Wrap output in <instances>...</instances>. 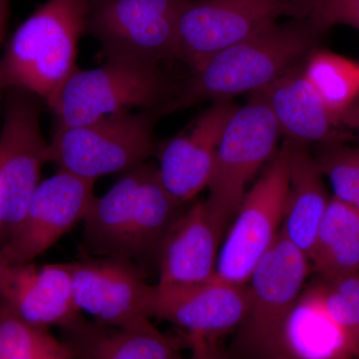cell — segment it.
<instances>
[{
	"label": "cell",
	"instance_id": "obj_12",
	"mask_svg": "<svg viewBox=\"0 0 359 359\" xmlns=\"http://www.w3.org/2000/svg\"><path fill=\"white\" fill-rule=\"evenodd\" d=\"M247 285L212 280L198 283H159L149 287L147 313L168 321L187 335L219 340L237 330L249 306Z\"/></svg>",
	"mask_w": 359,
	"mask_h": 359
},
{
	"label": "cell",
	"instance_id": "obj_2",
	"mask_svg": "<svg viewBox=\"0 0 359 359\" xmlns=\"http://www.w3.org/2000/svg\"><path fill=\"white\" fill-rule=\"evenodd\" d=\"M88 0H47L16 29L0 60V90L22 89L47 103L78 69Z\"/></svg>",
	"mask_w": 359,
	"mask_h": 359
},
{
	"label": "cell",
	"instance_id": "obj_19",
	"mask_svg": "<svg viewBox=\"0 0 359 359\" xmlns=\"http://www.w3.org/2000/svg\"><path fill=\"white\" fill-rule=\"evenodd\" d=\"M63 332L79 359H185L178 342L154 325L124 330L82 320Z\"/></svg>",
	"mask_w": 359,
	"mask_h": 359
},
{
	"label": "cell",
	"instance_id": "obj_14",
	"mask_svg": "<svg viewBox=\"0 0 359 359\" xmlns=\"http://www.w3.org/2000/svg\"><path fill=\"white\" fill-rule=\"evenodd\" d=\"M238 108L231 100L215 101L189 128L160 149V178L180 202L187 204L207 188L217 148Z\"/></svg>",
	"mask_w": 359,
	"mask_h": 359
},
{
	"label": "cell",
	"instance_id": "obj_7",
	"mask_svg": "<svg viewBox=\"0 0 359 359\" xmlns=\"http://www.w3.org/2000/svg\"><path fill=\"white\" fill-rule=\"evenodd\" d=\"M280 135L273 113L254 93L229 120L215 155L205 200L226 228L244 200L248 184L276 155Z\"/></svg>",
	"mask_w": 359,
	"mask_h": 359
},
{
	"label": "cell",
	"instance_id": "obj_31",
	"mask_svg": "<svg viewBox=\"0 0 359 359\" xmlns=\"http://www.w3.org/2000/svg\"><path fill=\"white\" fill-rule=\"evenodd\" d=\"M11 266L4 261V257L0 256V290L4 287L6 283L9 273H11Z\"/></svg>",
	"mask_w": 359,
	"mask_h": 359
},
{
	"label": "cell",
	"instance_id": "obj_1",
	"mask_svg": "<svg viewBox=\"0 0 359 359\" xmlns=\"http://www.w3.org/2000/svg\"><path fill=\"white\" fill-rule=\"evenodd\" d=\"M320 35L309 18L276 23L193 68L178 93L156 112L168 114L202 101L231 100L233 96L263 89L304 62L316 50Z\"/></svg>",
	"mask_w": 359,
	"mask_h": 359
},
{
	"label": "cell",
	"instance_id": "obj_30",
	"mask_svg": "<svg viewBox=\"0 0 359 359\" xmlns=\"http://www.w3.org/2000/svg\"><path fill=\"white\" fill-rule=\"evenodd\" d=\"M11 0H0V47L4 42L11 14Z\"/></svg>",
	"mask_w": 359,
	"mask_h": 359
},
{
	"label": "cell",
	"instance_id": "obj_11",
	"mask_svg": "<svg viewBox=\"0 0 359 359\" xmlns=\"http://www.w3.org/2000/svg\"><path fill=\"white\" fill-rule=\"evenodd\" d=\"M94 184L62 170L41 182L18 229L2 245L0 256L11 266L32 263L83 222L94 198Z\"/></svg>",
	"mask_w": 359,
	"mask_h": 359
},
{
	"label": "cell",
	"instance_id": "obj_9",
	"mask_svg": "<svg viewBox=\"0 0 359 359\" xmlns=\"http://www.w3.org/2000/svg\"><path fill=\"white\" fill-rule=\"evenodd\" d=\"M311 0H192L180 18L177 58L196 68L283 18H306Z\"/></svg>",
	"mask_w": 359,
	"mask_h": 359
},
{
	"label": "cell",
	"instance_id": "obj_29",
	"mask_svg": "<svg viewBox=\"0 0 359 359\" xmlns=\"http://www.w3.org/2000/svg\"><path fill=\"white\" fill-rule=\"evenodd\" d=\"M186 342L192 353L190 359H231L219 346L218 340L187 335Z\"/></svg>",
	"mask_w": 359,
	"mask_h": 359
},
{
	"label": "cell",
	"instance_id": "obj_10",
	"mask_svg": "<svg viewBox=\"0 0 359 359\" xmlns=\"http://www.w3.org/2000/svg\"><path fill=\"white\" fill-rule=\"evenodd\" d=\"M39 97L9 89L0 133V235L6 242L25 216L48 162V146L40 129Z\"/></svg>",
	"mask_w": 359,
	"mask_h": 359
},
{
	"label": "cell",
	"instance_id": "obj_22",
	"mask_svg": "<svg viewBox=\"0 0 359 359\" xmlns=\"http://www.w3.org/2000/svg\"><path fill=\"white\" fill-rule=\"evenodd\" d=\"M309 259L320 280L359 273V210L332 197Z\"/></svg>",
	"mask_w": 359,
	"mask_h": 359
},
{
	"label": "cell",
	"instance_id": "obj_15",
	"mask_svg": "<svg viewBox=\"0 0 359 359\" xmlns=\"http://www.w3.org/2000/svg\"><path fill=\"white\" fill-rule=\"evenodd\" d=\"M0 299L36 327L66 330L84 320L75 301L71 263L11 266Z\"/></svg>",
	"mask_w": 359,
	"mask_h": 359
},
{
	"label": "cell",
	"instance_id": "obj_5",
	"mask_svg": "<svg viewBox=\"0 0 359 359\" xmlns=\"http://www.w3.org/2000/svg\"><path fill=\"white\" fill-rule=\"evenodd\" d=\"M156 110L125 111L76 127H57L48 146V162L59 170L96 181L126 173L155 154Z\"/></svg>",
	"mask_w": 359,
	"mask_h": 359
},
{
	"label": "cell",
	"instance_id": "obj_16",
	"mask_svg": "<svg viewBox=\"0 0 359 359\" xmlns=\"http://www.w3.org/2000/svg\"><path fill=\"white\" fill-rule=\"evenodd\" d=\"M226 231L205 201L196 202L185 210L161 247L159 283H198L214 280Z\"/></svg>",
	"mask_w": 359,
	"mask_h": 359
},
{
	"label": "cell",
	"instance_id": "obj_6",
	"mask_svg": "<svg viewBox=\"0 0 359 359\" xmlns=\"http://www.w3.org/2000/svg\"><path fill=\"white\" fill-rule=\"evenodd\" d=\"M292 143L287 140L233 217L219 249L215 280L247 285L280 235L289 195Z\"/></svg>",
	"mask_w": 359,
	"mask_h": 359
},
{
	"label": "cell",
	"instance_id": "obj_24",
	"mask_svg": "<svg viewBox=\"0 0 359 359\" xmlns=\"http://www.w3.org/2000/svg\"><path fill=\"white\" fill-rule=\"evenodd\" d=\"M304 65L309 83L332 114L341 119L359 95V65L327 50H313Z\"/></svg>",
	"mask_w": 359,
	"mask_h": 359
},
{
	"label": "cell",
	"instance_id": "obj_13",
	"mask_svg": "<svg viewBox=\"0 0 359 359\" xmlns=\"http://www.w3.org/2000/svg\"><path fill=\"white\" fill-rule=\"evenodd\" d=\"M75 301L82 313L106 327L138 330L153 325L147 313L150 285L125 259L71 263Z\"/></svg>",
	"mask_w": 359,
	"mask_h": 359
},
{
	"label": "cell",
	"instance_id": "obj_26",
	"mask_svg": "<svg viewBox=\"0 0 359 359\" xmlns=\"http://www.w3.org/2000/svg\"><path fill=\"white\" fill-rule=\"evenodd\" d=\"M347 347L359 358V273L313 283Z\"/></svg>",
	"mask_w": 359,
	"mask_h": 359
},
{
	"label": "cell",
	"instance_id": "obj_18",
	"mask_svg": "<svg viewBox=\"0 0 359 359\" xmlns=\"http://www.w3.org/2000/svg\"><path fill=\"white\" fill-rule=\"evenodd\" d=\"M290 143L289 195L280 233L309 257L332 197L306 145Z\"/></svg>",
	"mask_w": 359,
	"mask_h": 359
},
{
	"label": "cell",
	"instance_id": "obj_3",
	"mask_svg": "<svg viewBox=\"0 0 359 359\" xmlns=\"http://www.w3.org/2000/svg\"><path fill=\"white\" fill-rule=\"evenodd\" d=\"M311 271L309 257L282 235L248 282L249 306L233 332L231 359H285V332Z\"/></svg>",
	"mask_w": 359,
	"mask_h": 359
},
{
	"label": "cell",
	"instance_id": "obj_23",
	"mask_svg": "<svg viewBox=\"0 0 359 359\" xmlns=\"http://www.w3.org/2000/svg\"><path fill=\"white\" fill-rule=\"evenodd\" d=\"M344 349L349 348L313 285L304 287L285 327V359H328Z\"/></svg>",
	"mask_w": 359,
	"mask_h": 359
},
{
	"label": "cell",
	"instance_id": "obj_25",
	"mask_svg": "<svg viewBox=\"0 0 359 359\" xmlns=\"http://www.w3.org/2000/svg\"><path fill=\"white\" fill-rule=\"evenodd\" d=\"M0 359L79 358L65 339L23 320L0 299Z\"/></svg>",
	"mask_w": 359,
	"mask_h": 359
},
{
	"label": "cell",
	"instance_id": "obj_4",
	"mask_svg": "<svg viewBox=\"0 0 359 359\" xmlns=\"http://www.w3.org/2000/svg\"><path fill=\"white\" fill-rule=\"evenodd\" d=\"M166 79L156 63L107 58L95 69H77L48 103L58 127H76L132 108L157 110Z\"/></svg>",
	"mask_w": 359,
	"mask_h": 359
},
{
	"label": "cell",
	"instance_id": "obj_20",
	"mask_svg": "<svg viewBox=\"0 0 359 359\" xmlns=\"http://www.w3.org/2000/svg\"><path fill=\"white\" fill-rule=\"evenodd\" d=\"M144 164L126 172L108 192L92 199L83 219L85 245L90 252L105 257L124 259Z\"/></svg>",
	"mask_w": 359,
	"mask_h": 359
},
{
	"label": "cell",
	"instance_id": "obj_21",
	"mask_svg": "<svg viewBox=\"0 0 359 359\" xmlns=\"http://www.w3.org/2000/svg\"><path fill=\"white\" fill-rule=\"evenodd\" d=\"M185 205L167 190L158 168L145 163L124 259L133 263L159 256L168 233L185 212Z\"/></svg>",
	"mask_w": 359,
	"mask_h": 359
},
{
	"label": "cell",
	"instance_id": "obj_17",
	"mask_svg": "<svg viewBox=\"0 0 359 359\" xmlns=\"http://www.w3.org/2000/svg\"><path fill=\"white\" fill-rule=\"evenodd\" d=\"M304 62L295 65L268 86L252 93L273 113L280 134L295 143H344L347 136L304 72ZM252 94V93H250Z\"/></svg>",
	"mask_w": 359,
	"mask_h": 359
},
{
	"label": "cell",
	"instance_id": "obj_8",
	"mask_svg": "<svg viewBox=\"0 0 359 359\" xmlns=\"http://www.w3.org/2000/svg\"><path fill=\"white\" fill-rule=\"evenodd\" d=\"M192 0H88L86 32L106 58H177L180 18Z\"/></svg>",
	"mask_w": 359,
	"mask_h": 359
},
{
	"label": "cell",
	"instance_id": "obj_27",
	"mask_svg": "<svg viewBox=\"0 0 359 359\" xmlns=\"http://www.w3.org/2000/svg\"><path fill=\"white\" fill-rule=\"evenodd\" d=\"M313 158L321 175L332 185V197L359 210V147L320 144Z\"/></svg>",
	"mask_w": 359,
	"mask_h": 359
},
{
	"label": "cell",
	"instance_id": "obj_28",
	"mask_svg": "<svg viewBox=\"0 0 359 359\" xmlns=\"http://www.w3.org/2000/svg\"><path fill=\"white\" fill-rule=\"evenodd\" d=\"M306 18L321 33L334 25H348L359 30V0H311Z\"/></svg>",
	"mask_w": 359,
	"mask_h": 359
},
{
	"label": "cell",
	"instance_id": "obj_32",
	"mask_svg": "<svg viewBox=\"0 0 359 359\" xmlns=\"http://www.w3.org/2000/svg\"><path fill=\"white\" fill-rule=\"evenodd\" d=\"M353 358H355V356L349 349H344V351H339V353L334 354V356L328 359H353Z\"/></svg>",
	"mask_w": 359,
	"mask_h": 359
}]
</instances>
